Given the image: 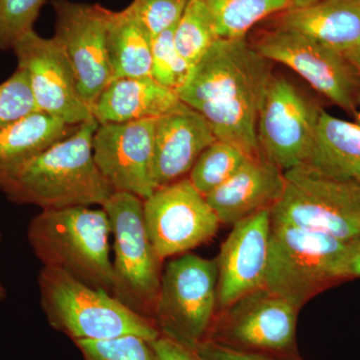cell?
Instances as JSON below:
<instances>
[{"mask_svg":"<svg viewBox=\"0 0 360 360\" xmlns=\"http://www.w3.org/2000/svg\"><path fill=\"white\" fill-rule=\"evenodd\" d=\"M155 360H201L195 349L184 347L165 336L151 341Z\"/></svg>","mask_w":360,"mask_h":360,"instance_id":"d6a6232c","label":"cell"},{"mask_svg":"<svg viewBox=\"0 0 360 360\" xmlns=\"http://www.w3.org/2000/svg\"><path fill=\"white\" fill-rule=\"evenodd\" d=\"M77 127L35 111L0 130V191L4 193L32 161Z\"/></svg>","mask_w":360,"mask_h":360,"instance_id":"44dd1931","label":"cell"},{"mask_svg":"<svg viewBox=\"0 0 360 360\" xmlns=\"http://www.w3.org/2000/svg\"><path fill=\"white\" fill-rule=\"evenodd\" d=\"M153 39L129 6L110 11L108 51L112 79L151 77Z\"/></svg>","mask_w":360,"mask_h":360,"instance_id":"603a6c76","label":"cell"},{"mask_svg":"<svg viewBox=\"0 0 360 360\" xmlns=\"http://www.w3.org/2000/svg\"><path fill=\"white\" fill-rule=\"evenodd\" d=\"M39 286L47 321L73 341L127 335L153 341L160 336L153 321L135 314L110 293L91 288L63 270L42 266Z\"/></svg>","mask_w":360,"mask_h":360,"instance_id":"5b68a950","label":"cell"},{"mask_svg":"<svg viewBox=\"0 0 360 360\" xmlns=\"http://www.w3.org/2000/svg\"><path fill=\"white\" fill-rule=\"evenodd\" d=\"M352 276H354V278L360 277V251L356 258H355L354 265H352Z\"/></svg>","mask_w":360,"mask_h":360,"instance_id":"e575fe53","label":"cell"},{"mask_svg":"<svg viewBox=\"0 0 360 360\" xmlns=\"http://www.w3.org/2000/svg\"><path fill=\"white\" fill-rule=\"evenodd\" d=\"M252 45L270 63L288 66L348 115L359 112L360 75L342 52L276 26Z\"/></svg>","mask_w":360,"mask_h":360,"instance_id":"9c48e42d","label":"cell"},{"mask_svg":"<svg viewBox=\"0 0 360 360\" xmlns=\"http://www.w3.org/2000/svg\"><path fill=\"white\" fill-rule=\"evenodd\" d=\"M298 312L281 296L260 288L217 312L205 340L245 352L298 355Z\"/></svg>","mask_w":360,"mask_h":360,"instance_id":"30bf717a","label":"cell"},{"mask_svg":"<svg viewBox=\"0 0 360 360\" xmlns=\"http://www.w3.org/2000/svg\"><path fill=\"white\" fill-rule=\"evenodd\" d=\"M312 0H203L220 39H248L257 23Z\"/></svg>","mask_w":360,"mask_h":360,"instance_id":"cb8c5ba5","label":"cell"},{"mask_svg":"<svg viewBox=\"0 0 360 360\" xmlns=\"http://www.w3.org/2000/svg\"><path fill=\"white\" fill-rule=\"evenodd\" d=\"M271 215L262 210L232 225L220 248L217 265V312L264 288L269 264Z\"/></svg>","mask_w":360,"mask_h":360,"instance_id":"2e32d148","label":"cell"},{"mask_svg":"<svg viewBox=\"0 0 360 360\" xmlns=\"http://www.w3.org/2000/svg\"><path fill=\"white\" fill-rule=\"evenodd\" d=\"M13 51L18 68L27 73L37 111L72 127L94 118L91 108L80 96L70 61L53 37L45 39L32 30L16 42Z\"/></svg>","mask_w":360,"mask_h":360,"instance_id":"5bb4252c","label":"cell"},{"mask_svg":"<svg viewBox=\"0 0 360 360\" xmlns=\"http://www.w3.org/2000/svg\"><path fill=\"white\" fill-rule=\"evenodd\" d=\"M103 208L115 238L112 295L135 314L153 321L163 260L146 231L143 200L131 193H115Z\"/></svg>","mask_w":360,"mask_h":360,"instance_id":"8992f818","label":"cell"},{"mask_svg":"<svg viewBox=\"0 0 360 360\" xmlns=\"http://www.w3.org/2000/svg\"><path fill=\"white\" fill-rule=\"evenodd\" d=\"M345 56H347L348 59L354 63L360 75V47L359 49H354V51L347 52V53H345ZM354 118L355 122L360 125V110H359V112L355 115Z\"/></svg>","mask_w":360,"mask_h":360,"instance_id":"836d02e7","label":"cell"},{"mask_svg":"<svg viewBox=\"0 0 360 360\" xmlns=\"http://www.w3.org/2000/svg\"><path fill=\"white\" fill-rule=\"evenodd\" d=\"M110 236L108 213L89 206L41 210L27 231L33 252L44 267L63 270L112 295Z\"/></svg>","mask_w":360,"mask_h":360,"instance_id":"277c9868","label":"cell"},{"mask_svg":"<svg viewBox=\"0 0 360 360\" xmlns=\"http://www.w3.org/2000/svg\"><path fill=\"white\" fill-rule=\"evenodd\" d=\"M285 186L270 210L271 220L360 240V182L338 179L302 165L284 172Z\"/></svg>","mask_w":360,"mask_h":360,"instance_id":"52a82bcc","label":"cell"},{"mask_svg":"<svg viewBox=\"0 0 360 360\" xmlns=\"http://www.w3.org/2000/svg\"><path fill=\"white\" fill-rule=\"evenodd\" d=\"M0 243H1V231H0ZM6 290L4 288V286L0 283V300H6Z\"/></svg>","mask_w":360,"mask_h":360,"instance_id":"d590c367","label":"cell"},{"mask_svg":"<svg viewBox=\"0 0 360 360\" xmlns=\"http://www.w3.org/2000/svg\"><path fill=\"white\" fill-rule=\"evenodd\" d=\"M217 312V260L184 253L168 262L153 317L160 335L195 349Z\"/></svg>","mask_w":360,"mask_h":360,"instance_id":"ba28073f","label":"cell"},{"mask_svg":"<svg viewBox=\"0 0 360 360\" xmlns=\"http://www.w3.org/2000/svg\"><path fill=\"white\" fill-rule=\"evenodd\" d=\"M270 63L248 39H219L176 92L207 120L217 141L258 158L257 115L274 75Z\"/></svg>","mask_w":360,"mask_h":360,"instance_id":"6da1fadb","label":"cell"},{"mask_svg":"<svg viewBox=\"0 0 360 360\" xmlns=\"http://www.w3.org/2000/svg\"><path fill=\"white\" fill-rule=\"evenodd\" d=\"M143 217L151 243L162 260L207 243L221 224L188 177L158 187L143 200Z\"/></svg>","mask_w":360,"mask_h":360,"instance_id":"7c38bea8","label":"cell"},{"mask_svg":"<svg viewBox=\"0 0 360 360\" xmlns=\"http://www.w3.org/2000/svg\"><path fill=\"white\" fill-rule=\"evenodd\" d=\"M99 123L91 118L37 156L4 193L18 205L41 210L77 206L103 207L115 193L97 167L92 139Z\"/></svg>","mask_w":360,"mask_h":360,"instance_id":"7a4b0ae2","label":"cell"},{"mask_svg":"<svg viewBox=\"0 0 360 360\" xmlns=\"http://www.w3.org/2000/svg\"><path fill=\"white\" fill-rule=\"evenodd\" d=\"M284 186L283 170L258 156L248 158L231 179L205 198L220 224L232 226L255 213L271 210Z\"/></svg>","mask_w":360,"mask_h":360,"instance_id":"ac0fdd59","label":"cell"},{"mask_svg":"<svg viewBox=\"0 0 360 360\" xmlns=\"http://www.w3.org/2000/svg\"><path fill=\"white\" fill-rule=\"evenodd\" d=\"M215 141L207 120L182 101L156 118L153 167L156 188L188 176L201 153Z\"/></svg>","mask_w":360,"mask_h":360,"instance_id":"e0dca14e","label":"cell"},{"mask_svg":"<svg viewBox=\"0 0 360 360\" xmlns=\"http://www.w3.org/2000/svg\"><path fill=\"white\" fill-rule=\"evenodd\" d=\"M248 158L236 146L217 139L201 153L187 177L206 196L231 179Z\"/></svg>","mask_w":360,"mask_h":360,"instance_id":"484cf974","label":"cell"},{"mask_svg":"<svg viewBox=\"0 0 360 360\" xmlns=\"http://www.w3.org/2000/svg\"><path fill=\"white\" fill-rule=\"evenodd\" d=\"M181 103L174 89L163 86L153 77L112 79L92 105V116L99 124L158 118Z\"/></svg>","mask_w":360,"mask_h":360,"instance_id":"ffe728a7","label":"cell"},{"mask_svg":"<svg viewBox=\"0 0 360 360\" xmlns=\"http://www.w3.org/2000/svg\"><path fill=\"white\" fill-rule=\"evenodd\" d=\"M84 360H155L151 341L134 335L75 341Z\"/></svg>","mask_w":360,"mask_h":360,"instance_id":"83f0119b","label":"cell"},{"mask_svg":"<svg viewBox=\"0 0 360 360\" xmlns=\"http://www.w3.org/2000/svg\"><path fill=\"white\" fill-rule=\"evenodd\" d=\"M276 27L342 53L360 47V0H312L274 16Z\"/></svg>","mask_w":360,"mask_h":360,"instance_id":"d6986e66","label":"cell"},{"mask_svg":"<svg viewBox=\"0 0 360 360\" xmlns=\"http://www.w3.org/2000/svg\"><path fill=\"white\" fill-rule=\"evenodd\" d=\"M201 360H302L300 355H281L266 352H245L203 340L195 348Z\"/></svg>","mask_w":360,"mask_h":360,"instance_id":"1f68e13d","label":"cell"},{"mask_svg":"<svg viewBox=\"0 0 360 360\" xmlns=\"http://www.w3.org/2000/svg\"><path fill=\"white\" fill-rule=\"evenodd\" d=\"M37 111L27 73L18 68L0 84V130Z\"/></svg>","mask_w":360,"mask_h":360,"instance_id":"f546056e","label":"cell"},{"mask_svg":"<svg viewBox=\"0 0 360 360\" xmlns=\"http://www.w3.org/2000/svg\"><path fill=\"white\" fill-rule=\"evenodd\" d=\"M322 110L288 78L272 75L258 110L260 155L283 172L307 165Z\"/></svg>","mask_w":360,"mask_h":360,"instance_id":"8fae6325","label":"cell"},{"mask_svg":"<svg viewBox=\"0 0 360 360\" xmlns=\"http://www.w3.org/2000/svg\"><path fill=\"white\" fill-rule=\"evenodd\" d=\"M51 4L56 14L53 39L70 61L80 96L92 108L112 80L108 51L111 11L70 0H53Z\"/></svg>","mask_w":360,"mask_h":360,"instance_id":"4fadbf2b","label":"cell"},{"mask_svg":"<svg viewBox=\"0 0 360 360\" xmlns=\"http://www.w3.org/2000/svg\"><path fill=\"white\" fill-rule=\"evenodd\" d=\"M156 118L99 124L92 139L97 167L115 193L149 198L153 182Z\"/></svg>","mask_w":360,"mask_h":360,"instance_id":"9a60e30c","label":"cell"},{"mask_svg":"<svg viewBox=\"0 0 360 360\" xmlns=\"http://www.w3.org/2000/svg\"><path fill=\"white\" fill-rule=\"evenodd\" d=\"M305 165L322 174L360 182V125L322 110Z\"/></svg>","mask_w":360,"mask_h":360,"instance_id":"7402d4cb","label":"cell"},{"mask_svg":"<svg viewBox=\"0 0 360 360\" xmlns=\"http://www.w3.org/2000/svg\"><path fill=\"white\" fill-rule=\"evenodd\" d=\"M189 0H132L129 6L153 37L174 28Z\"/></svg>","mask_w":360,"mask_h":360,"instance_id":"4dcf8cb0","label":"cell"},{"mask_svg":"<svg viewBox=\"0 0 360 360\" xmlns=\"http://www.w3.org/2000/svg\"><path fill=\"white\" fill-rule=\"evenodd\" d=\"M174 30H165L153 39L151 77L163 86L177 91L186 82L191 68L175 47Z\"/></svg>","mask_w":360,"mask_h":360,"instance_id":"4316f807","label":"cell"},{"mask_svg":"<svg viewBox=\"0 0 360 360\" xmlns=\"http://www.w3.org/2000/svg\"><path fill=\"white\" fill-rule=\"evenodd\" d=\"M360 240H341L271 220L264 288L300 310L324 290L354 278Z\"/></svg>","mask_w":360,"mask_h":360,"instance_id":"3957f363","label":"cell"},{"mask_svg":"<svg viewBox=\"0 0 360 360\" xmlns=\"http://www.w3.org/2000/svg\"><path fill=\"white\" fill-rule=\"evenodd\" d=\"M219 39L203 0H189L174 30V44L180 56L193 68Z\"/></svg>","mask_w":360,"mask_h":360,"instance_id":"d4e9b609","label":"cell"},{"mask_svg":"<svg viewBox=\"0 0 360 360\" xmlns=\"http://www.w3.org/2000/svg\"><path fill=\"white\" fill-rule=\"evenodd\" d=\"M47 0H0V49L13 51L16 42L34 30Z\"/></svg>","mask_w":360,"mask_h":360,"instance_id":"f1b7e54d","label":"cell"}]
</instances>
